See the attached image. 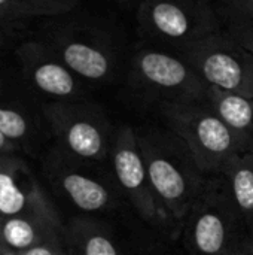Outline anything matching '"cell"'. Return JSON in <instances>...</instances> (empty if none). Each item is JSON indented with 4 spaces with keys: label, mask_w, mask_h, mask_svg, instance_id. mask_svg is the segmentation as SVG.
Masks as SVG:
<instances>
[{
    "label": "cell",
    "mask_w": 253,
    "mask_h": 255,
    "mask_svg": "<svg viewBox=\"0 0 253 255\" xmlns=\"http://www.w3.org/2000/svg\"><path fill=\"white\" fill-rule=\"evenodd\" d=\"M31 34L46 43L85 84L101 82L113 70V60L107 48L94 31L72 21L70 13L34 22Z\"/></svg>",
    "instance_id": "5"
},
{
    "label": "cell",
    "mask_w": 253,
    "mask_h": 255,
    "mask_svg": "<svg viewBox=\"0 0 253 255\" xmlns=\"http://www.w3.org/2000/svg\"><path fill=\"white\" fill-rule=\"evenodd\" d=\"M222 34L253 52V0H212Z\"/></svg>",
    "instance_id": "16"
},
{
    "label": "cell",
    "mask_w": 253,
    "mask_h": 255,
    "mask_svg": "<svg viewBox=\"0 0 253 255\" xmlns=\"http://www.w3.org/2000/svg\"><path fill=\"white\" fill-rule=\"evenodd\" d=\"M43 102L28 88L12 55L0 60V133L25 155H36L51 136Z\"/></svg>",
    "instance_id": "4"
},
{
    "label": "cell",
    "mask_w": 253,
    "mask_h": 255,
    "mask_svg": "<svg viewBox=\"0 0 253 255\" xmlns=\"http://www.w3.org/2000/svg\"><path fill=\"white\" fill-rule=\"evenodd\" d=\"M110 157L118 185L133 208L143 220L157 221L161 215V208L148 178L139 136L131 127H122L118 131L112 143Z\"/></svg>",
    "instance_id": "12"
},
{
    "label": "cell",
    "mask_w": 253,
    "mask_h": 255,
    "mask_svg": "<svg viewBox=\"0 0 253 255\" xmlns=\"http://www.w3.org/2000/svg\"><path fill=\"white\" fill-rule=\"evenodd\" d=\"M3 154H24L18 145H15L12 140H9L4 134L0 133V155ZM25 155V154H24Z\"/></svg>",
    "instance_id": "22"
},
{
    "label": "cell",
    "mask_w": 253,
    "mask_h": 255,
    "mask_svg": "<svg viewBox=\"0 0 253 255\" xmlns=\"http://www.w3.org/2000/svg\"><path fill=\"white\" fill-rule=\"evenodd\" d=\"M81 0H0V18L37 22L78 10Z\"/></svg>",
    "instance_id": "19"
},
{
    "label": "cell",
    "mask_w": 253,
    "mask_h": 255,
    "mask_svg": "<svg viewBox=\"0 0 253 255\" xmlns=\"http://www.w3.org/2000/svg\"><path fill=\"white\" fill-rule=\"evenodd\" d=\"M0 255H19L18 253L9 250V248H4L3 245H0Z\"/></svg>",
    "instance_id": "24"
},
{
    "label": "cell",
    "mask_w": 253,
    "mask_h": 255,
    "mask_svg": "<svg viewBox=\"0 0 253 255\" xmlns=\"http://www.w3.org/2000/svg\"><path fill=\"white\" fill-rule=\"evenodd\" d=\"M206 100L234 131L253 140V97L209 85Z\"/></svg>",
    "instance_id": "18"
},
{
    "label": "cell",
    "mask_w": 253,
    "mask_h": 255,
    "mask_svg": "<svg viewBox=\"0 0 253 255\" xmlns=\"http://www.w3.org/2000/svg\"><path fill=\"white\" fill-rule=\"evenodd\" d=\"M222 175L225 176L230 197L242 220L253 227V151L234 157Z\"/></svg>",
    "instance_id": "17"
},
{
    "label": "cell",
    "mask_w": 253,
    "mask_h": 255,
    "mask_svg": "<svg viewBox=\"0 0 253 255\" xmlns=\"http://www.w3.org/2000/svg\"><path fill=\"white\" fill-rule=\"evenodd\" d=\"M12 58L28 88L43 103L84 100L85 82L33 34L15 48Z\"/></svg>",
    "instance_id": "8"
},
{
    "label": "cell",
    "mask_w": 253,
    "mask_h": 255,
    "mask_svg": "<svg viewBox=\"0 0 253 255\" xmlns=\"http://www.w3.org/2000/svg\"><path fill=\"white\" fill-rule=\"evenodd\" d=\"M79 164L81 161L70 158L54 146L43 158L42 172L51 188L76 209L85 214L109 209L113 202L110 190Z\"/></svg>",
    "instance_id": "11"
},
{
    "label": "cell",
    "mask_w": 253,
    "mask_h": 255,
    "mask_svg": "<svg viewBox=\"0 0 253 255\" xmlns=\"http://www.w3.org/2000/svg\"><path fill=\"white\" fill-rule=\"evenodd\" d=\"M133 75L140 87L160 96L163 103L207 99L209 85L180 55L142 49L133 58Z\"/></svg>",
    "instance_id": "9"
},
{
    "label": "cell",
    "mask_w": 253,
    "mask_h": 255,
    "mask_svg": "<svg viewBox=\"0 0 253 255\" xmlns=\"http://www.w3.org/2000/svg\"><path fill=\"white\" fill-rule=\"evenodd\" d=\"M64 224L54 215H1L0 245L18 254L34 247L63 239Z\"/></svg>",
    "instance_id": "14"
},
{
    "label": "cell",
    "mask_w": 253,
    "mask_h": 255,
    "mask_svg": "<svg viewBox=\"0 0 253 255\" xmlns=\"http://www.w3.org/2000/svg\"><path fill=\"white\" fill-rule=\"evenodd\" d=\"M180 57L207 85L253 97V52L221 31L183 46Z\"/></svg>",
    "instance_id": "6"
},
{
    "label": "cell",
    "mask_w": 253,
    "mask_h": 255,
    "mask_svg": "<svg viewBox=\"0 0 253 255\" xmlns=\"http://www.w3.org/2000/svg\"><path fill=\"white\" fill-rule=\"evenodd\" d=\"M34 22L0 18V60L13 54L15 48L33 31Z\"/></svg>",
    "instance_id": "20"
},
{
    "label": "cell",
    "mask_w": 253,
    "mask_h": 255,
    "mask_svg": "<svg viewBox=\"0 0 253 255\" xmlns=\"http://www.w3.org/2000/svg\"><path fill=\"white\" fill-rule=\"evenodd\" d=\"M137 16L146 34L179 49L219 31L212 0H143Z\"/></svg>",
    "instance_id": "7"
},
{
    "label": "cell",
    "mask_w": 253,
    "mask_h": 255,
    "mask_svg": "<svg viewBox=\"0 0 253 255\" xmlns=\"http://www.w3.org/2000/svg\"><path fill=\"white\" fill-rule=\"evenodd\" d=\"M63 244L69 255H119L107 232L89 218H75L66 224Z\"/></svg>",
    "instance_id": "15"
},
{
    "label": "cell",
    "mask_w": 253,
    "mask_h": 255,
    "mask_svg": "<svg viewBox=\"0 0 253 255\" xmlns=\"http://www.w3.org/2000/svg\"><path fill=\"white\" fill-rule=\"evenodd\" d=\"M43 115L55 146L81 163H100L110 154L109 127L92 105L78 102H49Z\"/></svg>",
    "instance_id": "3"
},
{
    "label": "cell",
    "mask_w": 253,
    "mask_h": 255,
    "mask_svg": "<svg viewBox=\"0 0 253 255\" xmlns=\"http://www.w3.org/2000/svg\"><path fill=\"white\" fill-rule=\"evenodd\" d=\"M19 255H69L66 248H64V244H63V239L61 241H52V242H48V244H43V245H39V247H34L31 250H27L24 253H21Z\"/></svg>",
    "instance_id": "21"
},
{
    "label": "cell",
    "mask_w": 253,
    "mask_h": 255,
    "mask_svg": "<svg viewBox=\"0 0 253 255\" xmlns=\"http://www.w3.org/2000/svg\"><path fill=\"white\" fill-rule=\"evenodd\" d=\"M0 214H58L46 191L33 173L24 154L0 155Z\"/></svg>",
    "instance_id": "13"
},
{
    "label": "cell",
    "mask_w": 253,
    "mask_h": 255,
    "mask_svg": "<svg viewBox=\"0 0 253 255\" xmlns=\"http://www.w3.org/2000/svg\"><path fill=\"white\" fill-rule=\"evenodd\" d=\"M170 131L189 149L203 173H221L237 155L253 151V140L234 131L207 100L163 103Z\"/></svg>",
    "instance_id": "1"
},
{
    "label": "cell",
    "mask_w": 253,
    "mask_h": 255,
    "mask_svg": "<svg viewBox=\"0 0 253 255\" xmlns=\"http://www.w3.org/2000/svg\"><path fill=\"white\" fill-rule=\"evenodd\" d=\"M188 223V238L198 255H222L245 242L239 241L237 224L242 220L230 193L204 190Z\"/></svg>",
    "instance_id": "10"
},
{
    "label": "cell",
    "mask_w": 253,
    "mask_h": 255,
    "mask_svg": "<svg viewBox=\"0 0 253 255\" xmlns=\"http://www.w3.org/2000/svg\"><path fill=\"white\" fill-rule=\"evenodd\" d=\"M222 255H253V244H243L239 248Z\"/></svg>",
    "instance_id": "23"
},
{
    "label": "cell",
    "mask_w": 253,
    "mask_h": 255,
    "mask_svg": "<svg viewBox=\"0 0 253 255\" xmlns=\"http://www.w3.org/2000/svg\"><path fill=\"white\" fill-rule=\"evenodd\" d=\"M157 136L139 137L140 151L146 164L152 191L164 209L176 220H185L204 191L201 170L195 164L189 149L182 142Z\"/></svg>",
    "instance_id": "2"
}]
</instances>
